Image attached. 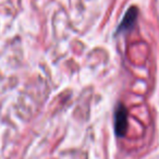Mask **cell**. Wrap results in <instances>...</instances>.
I'll return each mask as SVG.
<instances>
[{"instance_id":"1","label":"cell","mask_w":159,"mask_h":159,"mask_svg":"<svg viewBox=\"0 0 159 159\" xmlns=\"http://www.w3.org/2000/svg\"><path fill=\"white\" fill-rule=\"evenodd\" d=\"M128 129V110L123 105H118L115 111V130L118 136H123Z\"/></svg>"},{"instance_id":"2","label":"cell","mask_w":159,"mask_h":159,"mask_svg":"<svg viewBox=\"0 0 159 159\" xmlns=\"http://www.w3.org/2000/svg\"><path fill=\"white\" fill-rule=\"evenodd\" d=\"M137 14H139V10L135 7H131L130 9L126 11V13L124 14L123 19L120 22L119 27H118V33L119 32H125L129 31L133 27L135 21L137 19Z\"/></svg>"}]
</instances>
